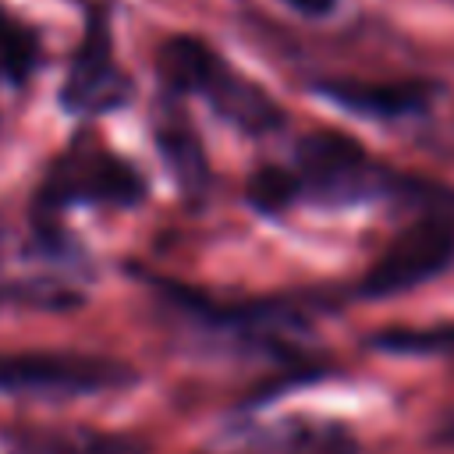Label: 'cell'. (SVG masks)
I'll return each mask as SVG.
<instances>
[{
  "label": "cell",
  "instance_id": "6da1fadb",
  "mask_svg": "<svg viewBox=\"0 0 454 454\" xmlns=\"http://www.w3.org/2000/svg\"><path fill=\"white\" fill-rule=\"evenodd\" d=\"M156 71L163 92L174 96H202L216 117L234 124L245 135H270L284 124L280 103L238 67H231L206 39L199 35H170L156 50Z\"/></svg>",
  "mask_w": 454,
  "mask_h": 454
},
{
  "label": "cell",
  "instance_id": "7a4b0ae2",
  "mask_svg": "<svg viewBox=\"0 0 454 454\" xmlns=\"http://www.w3.org/2000/svg\"><path fill=\"white\" fill-rule=\"evenodd\" d=\"M145 177L124 156L96 145H74L53 160L43 188L35 195V220L53 227L64 209L71 206H138L145 199Z\"/></svg>",
  "mask_w": 454,
  "mask_h": 454
},
{
  "label": "cell",
  "instance_id": "3957f363",
  "mask_svg": "<svg viewBox=\"0 0 454 454\" xmlns=\"http://www.w3.org/2000/svg\"><path fill=\"white\" fill-rule=\"evenodd\" d=\"M138 376L128 362L89 351H14L0 355V394L85 397L131 387Z\"/></svg>",
  "mask_w": 454,
  "mask_h": 454
},
{
  "label": "cell",
  "instance_id": "277c9868",
  "mask_svg": "<svg viewBox=\"0 0 454 454\" xmlns=\"http://www.w3.org/2000/svg\"><path fill=\"white\" fill-rule=\"evenodd\" d=\"M450 262H454V220L447 213H426L383 248V255L369 266L358 291L365 298H394L401 291H411L440 277Z\"/></svg>",
  "mask_w": 454,
  "mask_h": 454
},
{
  "label": "cell",
  "instance_id": "5b68a950",
  "mask_svg": "<svg viewBox=\"0 0 454 454\" xmlns=\"http://www.w3.org/2000/svg\"><path fill=\"white\" fill-rule=\"evenodd\" d=\"M128 92H131V82L117 67L106 11L103 7L89 11L82 43H78L71 67L64 74V85H60V106L78 117H99V114L124 106Z\"/></svg>",
  "mask_w": 454,
  "mask_h": 454
},
{
  "label": "cell",
  "instance_id": "8992f818",
  "mask_svg": "<svg viewBox=\"0 0 454 454\" xmlns=\"http://www.w3.org/2000/svg\"><path fill=\"white\" fill-rule=\"evenodd\" d=\"M301 188L323 202H351L376 192V167L365 145L344 131H309L294 145Z\"/></svg>",
  "mask_w": 454,
  "mask_h": 454
},
{
  "label": "cell",
  "instance_id": "52a82bcc",
  "mask_svg": "<svg viewBox=\"0 0 454 454\" xmlns=\"http://www.w3.org/2000/svg\"><path fill=\"white\" fill-rule=\"evenodd\" d=\"M153 135H156L160 156H163L170 177L177 181L181 195L192 206H202L206 192H209V160H206L199 131L192 128V117L181 106V96L160 92L156 110H153Z\"/></svg>",
  "mask_w": 454,
  "mask_h": 454
},
{
  "label": "cell",
  "instance_id": "ba28073f",
  "mask_svg": "<svg viewBox=\"0 0 454 454\" xmlns=\"http://www.w3.org/2000/svg\"><path fill=\"white\" fill-rule=\"evenodd\" d=\"M316 92H323L330 103L355 110L362 117H411L422 114L433 103V85L419 78L401 82H362V78H323L316 82Z\"/></svg>",
  "mask_w": 454,
  "mask_h": 454
},
{
  "label": "cell",
  "instance_id": "9c48e42d",
  "mask_svg": "<svg viewBox=\"0 0 454 454\" xmlns=\"http://www.w3.org/2000/svg\"><path fill=\"white\" fill-rule=\"evenodd\" d=\"M39 64V35L0 7V85H21Z\"/></svg>",
  "mask_w": 454,
  "mask_h": 454
},
{
  "label": "cell",
  "instance_id": "30bf717a",
  "mask_svg": "<svg viewBox=\"0 0 454 454\" xmlns=\"http://www.w3.org/2000/svg\"><path fill=\"white\" fill-rule=\"evenodd\" d=\"M280 454H355V440L337 422H291L277 429Z\"/></svg>",
  "mask_w": 454,
  "mask_h": 454
},
{
  "label": "cell",
  "instance_id": "8fae6325",
  "mask_svg": "<svg viewBox=\"0 0 454 454\" xmlns=\"http://www.w3.org/2000/svg\"><path fill=\"white\" fill-rule=\"evenodd\" d=\"M301 192H305V188H301V177H298L294 170H287V167H273V163L259 167V170L248 177V184H245V199H248V206H252L255 213H262V216H277V213H284Z\"/></svg>",
  "mask_w": 454,
  "mask_h": 454
},
{
  "label": "cell",
  "instance_id": "7c38bea8",
  "mask_svg": "<svg viewBox=\"0 0 454 454\" xmlns=\"http://www.w3.org/2000/svg\"><path fill=\"white\" fill-rule=\"evenodd\" d=\"M32 454H145L142 443L131 436H110V433H60L35 443Z\"/></svg>",
  "mask_w": 454,
  "mask_h": 454
},
{
  "label": "cell",
  "instance_id": "4fadbf2b",
  "mask_svg": "<svg viewBox=\"0 0 454 454\" xmlns=\"http://www.w3.org/2000/svg\"><path fill=\"white\" fill-rule=\"evenodd\" d=\"M376 348L401 351V355H436V351H454V323L433 326V330H390L376 337Z\"/></svg>",
  "mask_w": 454,
  "mask_h": 454
},
{
  "label": "cell",
  "instance_id": "5bb4252c",
  "mask_svg": "<svg viewBox=\"0 0 454 454\" xmlns=\"http://www.w3.org/2000/svg\"><path fill=\"white\" fill-rule=\"evenodd\" d=\"M284 4L294 7L298 14H309V18H326L337 7V0H284Z\"/></svg>",
  "mask_w": 454,
  "mask_h": 454
},
{
  "label": "cell",
  "instance_id": "9a60e30c",
  "mask_svg": "<svg viewBox=\"0 0 454 454\" xmlns=\"http://www.w3.org/2000/svg\"><path fill=\"white\" fill-rule=\"evenodd\" d=\"M78 4H82V7H85V11H99V7H103V4H99V0H78Z\"/></svg>",
  "mask_w": 454,
  "mask_h": 454
},
{
  "label": "cell",
  "instance_id": "2e32d148",
  "mask_svg": "<svg viewBox=\"0 0 454 454\" xmlns=\"http://www.w3.org/2000/svg\"><path fill=\"white\" fill-rule=\"evenodd\" d=\"M450 4H454V0H450Z\"/></svg>",
  "mask_w": 454,
  "mask_h": 454
}]
</instances>
